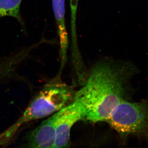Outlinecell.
<instances>
[{
    "mask_svg": "<svg viewBox=\"0 0 148 148\" xmlns=\"http://www.w3.org/2000/svg\"><path fill=\"white\" fill-rule=\"evenodd\" d=\"M134 65L113 59H102L91 70L82 88L85 99L84 119L106 121L121 101L126 100L130 80L136 73Z\"/></svg>",
    "mask_w": 148,
    "mask_h": 148,
    "instance_id": "cell-1",
    "label": "cell"
},
{
    "mask_svg": "<svg viewBox=\"0 0 148 148\" xmlns=\"http://www.w3.org/2000/svg\"><path fill=\"white\" fill-rule=\"evenodd\" d=\"M75 96L73 89L56 77L37 94L20 118L2 133L3 138L8 141L22 125L58 112Z\"/></svg>",
    "mask_w": 148,
    "mask_h": 148,
    "instance_id": "cell-2",
    "label": "cell"
},
{
    "mask_svg": "<svg viewBox=\"0 0 148 148\" xmlns=\"http://www.w3.org/2000/svg\"><path fill=\"white\" fill-rule=\"evenodd\" d=\"M106 121L122 136H136L148 142V98L135 103L121 101Z\"/></svg>",
    "mask_w": 148,
    "mask_h": 148,
    "instance_id": "cell-3",
    "label": "cell"
},
{
    "mask_svg": "<svg viewBox=\"0 0 148 148\" xmlns=\"http://www.w3.org/2000/svg\"><path fill=\"white\" fill-rule=\"evenodd\" d=\"M85 99L82 88L76 93L73 100L56 112V141L54 148L69 147L73 125L85 116Z\"/></svg>",
    "mask_w": 148,
    "mask_h": 148,
    "instance_id": "cell-4",
    "label": "cell"
},
{
    "mask_svg": "<svg viewBox=\"0 0 148 148\" xmlns=\"http://www.w3.org/2000/svg\"><path fill=\"white\" fill-rule=\"evenodd\" d=\"M56 114L45 120L27 135L26 147L54 148L56 141Z\"/></svg>",
    "mask_w": 148,
    "mask_h": 148,
    "instance_id": "cell-5",
    "label": "cell"
},
{
    "mask_svg": "<svg viewBox=\"0 0 148 148\" xmlns=\"http://www.w3.org/2000/svg\"><path fill=\"white\" fill-rule=\"evenodd\" d=\"M65 0H52V7L60 40L61 67H64L67 60L69 46L68 33L65 24Z\"/></svg>",
    "mask_w": 148,
    "mask_h": 148,
    "instance_id": "cell-6",
    "label": "cell"
},
{
    "mask_svg": "<svg viewBox=\"0 0 148 148\" xmlns=\"http://www.w3.org/2000/svg\"><path fill=\"white\" fill-rule=\"evenodd\" d=\"M22 0H0V17L11 16L22 22L20 7Z\"/></svg>",
    "mask_w": 148,
    "mask_h": 148,
    "instance_id": "cell-7",
    "label": "cell"
},
{
    "mask_svg": "<svg viewBox=\"0 0 148 148\" xmlns=\"http://www.w3.org/2000/svg\"><path fill=\"white\" fill-rule=\"evenodd\" d=\"M71 12V53L76 54L79 52L77 32V14L78 0H70Z\"/></svg>",
    "mask_w": 148,
    "mask_h": 148,
    "instance_id": "cell-8",
    "label": "cell"
}]
</instances>
